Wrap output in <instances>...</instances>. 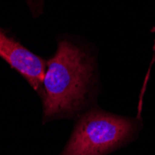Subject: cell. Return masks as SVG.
<instances>
[{"label": "cell", "mask_w": 155, "mask_h": 155, "mask_svg": "<svg viewBox=\"0 0 155 155\" xmlns=\"http://www.w3.org/2000/svg\"><path fill=\"white\" fill-rule=\"evenodd\" d=\"M93 75L89 56L71 42H60L43 78V121L69 118L80 111L88 101Z\"/></svg>", "instance_id": "1"}, {"label": "cell", "mask_w": 155, "mask_h": 155, "mask_svg": "<svg viewBox=\"0 0 155 155\" xmlns=\"http://www.w3.org/2000/svg\"><path fill=\"white\" fill-rule=\"evenodd\" d=\"M137 130L135 119L92 109L78 119L61 155H106L130 141Z\"/></svg>", "instance_id": "2"}, {"label": "cell", "mask_w": 155, "mask_h": 155, "mask_svg": "<svg viewBox=\"0 0 155 155\" xmlns=\"http://www.w3.org/2000/svg\"><path fill=\"white\" fill-rule=\"evenodd\" d=\"M0 58L15 69L29 83L32 87L40 91L47 69V62L19 41L9 36L0 28Z\"/></svg>", "instance_id": "3"}]
</instances>
